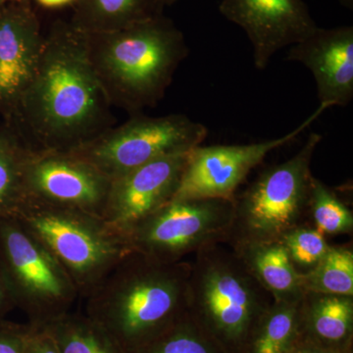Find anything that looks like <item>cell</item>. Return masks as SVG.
Returning a JSON list of instances; mask_svg holds the SVG:
<instances>
[{
	"mask_svg": "<svg viewBox=\"0 0 353 353\" xmlns=\"http://www.w3.org/2000/svg\"><path fill=\"white\" fill-rule=\"evenodd\" d=\"M6 119L32 150L72 152L115 126L112 106L88 60L85 34L69 21H54L44 34L36 74Z\"/></svg>",
	"mask_w": 353,
	"mask_h": 353,
	"instance_id": "cell-1",
	"label": "cell"
},
{
	"mask_svg": "<svg viewBox=\"0 0 353 353\" xmlns=\"http://www.w3.org/2000/svg\"><path fill=\"white\" fill-rule=\"evenodd\" d=\"M190 274V262L132 252L85 299V315L123 352H134L187 314Z\"/></svg>",
	"mask_w": 353,
	"mask_h": 353,
	"instance_id": "cell-2",
	"label": "cell"
},
{
	"mask_svg": "<svg viewBox=\"0 0 353 353\" xmlns=\"http://www.w3.org/2000/svg\"><path fill=\"white\" fill-rule=\"evenodd\" d=\"M85 34L88 60L111 106L130 116L163 99L189 55L183 32L164 15L120 31Z\"/></svg>",
	"mask_w": 353,
	"mask_h": 353,
	"instance_id": "cell-3",
	"label": "cell"
},
{
	"mask_svg": "<svg viewBox=\"0 0 353 353\" xmlns=\"http://www.w3.org/2000/svg\"><path fill=\"white\" fill-rule=\"evenodd\" d=\"M272 303L231 248L205 246L190 262L188 314L224 353H248Z\"/></svg>",
	"mask_w": 353,
	"mask_h": 353,
	"instance_id": "cell-4",
	"label": "cell"
},
{
	"mask_svg": "<svg viewBox=\"0 0 353 353\" xmlns=\"http://www.w3.org/2000/svg\"><path fill=\"white\" fill-rule=\"evenodd\" d=\"M13 217L52 253L83 299L132 252L101 216L26 199Z\"/></svg>",
	"mask_w": 353,
	"mask_h": 353,
	"instance_id": "cell-5",
	"label": "cell"
},
{
	"mask_svg": "<svg viewBox=\"0 0 353 353\" xmlns=\"http://www.w3.org/2000/svg\"><path fill=\"white\" fill-rule=\"evenodd\" d=\"M322 139V134L310 132L296 154L265 169L241 194L234 196L228 245L280 241L305 224L314 176L311 162Z\"/></svg>",
	"mask_w": 353,
	"mask_h": 353,
	"instance_id": "cell-6",
	"label": "cell"
},
{
	"mask_svg": "<svg viewBox=\"0 0 353 353\" xmlns=\"http://www.w3.org/2000/svg\"><path fill=\"white\" fill-rule=\"evenodd\" d=\"M0 262L16 308L32 327L67 314L80 297L62 265L17 218L0 219Z\"/></svg>",
	"mask_w": 353,
	"mask_h": 353,
	"instance_id": "cell-7",
	"label": "cell"
},
{
	"mask_svg": "<svg viewBox=\"0 0 353 353\" xmlns=\"http://www.w3.org/2000/svg\"><path fill=\"white\" fill-rule=\"evenodd\" d=\"M208 134L203 124L183 114L152 117L141 113L70 152L113 180L158 158L190 152Z\"/></svg>",
	"mask_w": 353,
	"mask_h": 353,
	"instance_id": "cell-8",
	"label": "cell"
},
{
	"mask_svg": "<svg viewBox=\"0 0 353 353\" xmlns=\"http://www.w3.org/2000/svg\"><path fill=\"white\" fill-rule=\"evenodd\" d=\"M234 217V199H172L125 236L132 252L175 263L205 246L227 243Z\"/></svg>",
	"mask_w": 353,
	"mask_h": 353,
	"instance_id": "cell-9",
	"label": "cell"
},
{
	"mask_svg": "<svg viewBox=\"0 0 353 353\" xmlns=\"http://www.w3.org/2000/svg\"><path fill=\"white\" fill-rule=\"evenodd\" d=\"M327 109L319 104L307 119L280 138L246 145L196 146L189 153L173 199H234L239 187L269 153L294 141Z\"/></svg>",
	"mask_w": 353,
	"mask_h": 353,
	"instance_id": "cell-10",
	"label": "cell"
},
{
	"mask_svg": "<svg viewBox=\"0 0 353 353\" xmlns=\"http://www.w3.org/2000/svg\"><path fill=\"white\" fill-rule=\"evenodd\" d=\"M111 180L70 152L32 150L26 163L27 201L103 214Z\"/></svg>",
	"mask_w": 353,
	"mask_h": 353,
	"instance_id": "cell-11",
	"label": "cell"
},
{
	"mask_svg": "<svg viewBox=\"0 0 353 353\" xmlns=\"http://www.w3.org/2000/svg\"><path fill=\"white\" fill-rule=\"evenodd\" d=\"M219 11L245 31L259 70L266 69L278 51L307 38L318 27L303 0H222Z\"/></svg>",
	"mask_w": 353,
	"mask_h": 353,
	"instance_id": "cell-12",
	"label": "cell"
},
{
	"mask_svg": "<svg viewBox=\"0 0 353 353\" xmlns=\"http://www.w3.org/2000/svg\"><path fill=\"white\" fill-rule=\"evenodd\" d=\"M190 152L158 158L111 180L103 220L125 236L171 201L180 185Z\"/></svg>",
	"mask_w": 353,
	"mask_h": 353,
	"instance_id": "cell-13",
	"label": "cell"
},
{
	"mask_svg": "<svg viewBox=\"0 0 353 353\" xmlns=\"http://www.w3.org/2000/svg\"><path fill=\"white\" fill-rule=\"evenodd\" d=\"M43 43L32 2L8 1L0 7V119L13 113L31 83Z\"/></svg>",
	"mask_w": 353,
	"mask_h": 353,
	"instance_id": "cell-14",
	"label": "cell"
},
{
	"mask_svg": "<svg viewBox=\"0 0 353 353\" xmlns=\"http://www.w3.org/2000/svg\"><path fill=\"white\" fill-rule=\"evenodd\" d=\"M285 59L312 73L320 104L347 106L353 99V27H317L307 38L290 46Z\"/></svg>",
	"mask_w": 353,
	"mask_h": 353,
	"instance_id": "cell-15",
	"label": "cell"
},
{
	"mask_svg": "<svg viewBox=\"0 0 353 353\" xmlns=\"http://www.w3.org/2000/svg\"><path fill=\"white\" fill-rule=\"evenodd\" d=\"M353 296L305 292L299 306V341L334 353L350 347Z\"/></svg>",
	"mask_w": 353,
	"mask_h": 353,
	"instance_id": "cell-16",
	"label": "cell"
},
{
	"mask_svg": "<svg viewBox=\"0 0 353 353\" xmlns=\"http://www.w3.org/2000/svg\"><path fill=\"white\" fill-rule=\"evenodd\" d=\"M273 301H297L305 294L301 274L294 268L281 241L230 246Z\"/></svg>",
	"mask_w": 353,
	"mask_h": 353,
	"instance_id": "cell-17",
	"label": "cell"
},
{
	"mask_svg": "<svg viewBox=\"0 0 353 353\" xmlns=\"http://www.w3.org/2000/svg\"><path fill=\"white\" fill-rule=\"evenodd\" d=\"M162 0H76L70 24L83 34L127 29L164 15Z\"/></svg>",
	"mask_w": 353,
	"mask_h": 353,
	"instance_id": "cell-18",
	"label": "cell"
},
{
	"mask_svg": "<svg viewBox=\"0 0 353 353\" xmlns=\"http://www.w3.org/2000/svg\"><path fill=\"white\" fill-rule=\"evenodd\" d=\"M32 148L12 121L0 122V219L13 217L24 201V172Z\"/></svg>",
	"mask_w": 353,
	"mask_h": 353,
	"instance_id": "cell-19",
	"label": "cell"
},
{
	"mask_svg": "<svg viewBox=\"0 0 353 353\" xmlns=\"http://www.w3.org/2000/svg\"><path fill=\"white\" fill-rule=\"evenodd\" d=\"M301 301H273L253 334L248 353H290L299 339Z\"/></svg>",
	"mask_w": 353,
	"mask_h": 353,
	"instance_id": "cell-20",
	"label": "cell"
},
{
	"mask_svg": "<svg viewBox=\"0 0 353 353\" xmlns=\"http://www.w3.org/2000/svg\"><path fill=\"white\" fill-rule=\"evenodd\" d=\"M43 328L62 353H125L85 314L68 312Z\"/></svg>",
	"mask_w": 353,
	"mask_h": 353,
	"instance_id": "cell-21",
	"label": "cell"
},
{
	"mask_svg": "<svg viewBox=\"0 0 353 353\" xmlns=\"http://www.w3.org/2000/svg\"><path fill=\"white\" fill-rule=\"evenodd\" d=\"M304 292L353 296V252L347 246L330 245L314 268L301 274Z\"/></svg>",
	"mask_w": 353,
	"mask_h": 353,
	"instance_id": "cell-22",
	"label": "cell"
},
{
	"mask_svg": "<svg viewBox=\"0 0 353 353\" xmlns=\"http://www.w3.org/2000/svg\"><path fill=\"white\" fill-rule=\"evenodd\" d=\"M132 353H224L190 317L183 315L171 327Z\"/></svg>",
	"mask_w": 353,
	"mask_h": 353,
	"instance_id": "cell-23",
	"label": "cell"
},
{
	"mask_svg": "<svg viewBox=\"0 0 353 353\" xmlns=\"http://www.w3.org/2000/svg\"><path fill=\"white\" fill-rule=\"evenodd\" d=\"M309 216L315 229L326 236L352 233L353 215L331 188L313 176Z\"/></svg>",
	"mask_w": 353,
	"mask_h": 353,
	"instance_id": "cell-24",
	"label": "cell"
},
{
	"mask_svg": "<svg viewBox=\"0 0 353 353\" xmlns=\"http://www.w3.org/2000/svg\"><path fill=\"white\" fill-rule=\"evenodd\" d=\"M280 241L294 268L299 273L303 269L301 274L314 268L330 248L324 234L306 224L289 232Z\"/></svg>",
	"mask_w": 353,
	"mask_h": 353,
	"instance_id": "cell-25",
	"label": "cell"
},
{
	"mask_svg": "<svg viewBox=\"0 0 353 353\" xmlns=\"http://www.w3.org/2000/svg\"><path fill=\"white\" fill-rule=\"evenodd\" d=\"M29 324L0 321V353H25Z\"/></svg>",
	"mask_w": 353,
	"mask_h": 353,
	"instance_id": "cell-26",
	"label": "cell"
},
{
	"mask_svg": "<svg viewBox=\"0 0 353 353\" xmlns=\"http://www.w3.org/2000/svg\"><path fill=\"white\" fill-rule=\"evenodd\" d=\"M30 326L25 353H62L52 336L44 328Z\"/></svg>",
	"mask_w": 353,
	"mask_h": 353,
	"instance_id": "cell-27",
	"label": "cell"
},
{
	"mask_svg": "<svg viewBox=\"0 0 353 353\" xmlns=\"http://www.w3.org/2000/svg\"><path fill=\"white\" fill-rule=\"evenodd\" d=\"M14 308H16L15 301L0 262V321L6 319V316Z\"/></svg>",
	"mask_w": 353,
	"mask_h": 353,
	"instance_id": "cell-28",
	"label": "cell"
},
{
	"mask_svg": "<svg viewBox=\"0 0 353 353\" xmlns=\"http://www.w3.org/2000/svg\"><path fill=\"white\" fill-rule=\"evenodd\" d=\"M290 353H334L329 350H323V348L314 347V345H309V343H303V341H297L296 347Z\"/></svg>",
	"mask_w": 353,
	"mask_h": 353,
	"instance_id": "cell-29",
	"label": "cell"
},
{
	"mask_svg": "<svg viewBox=\"0 0 353 353\" xmlns=\"http://www.w3.org/2000/svg\"><path fill=\"white\" fill-rule=\"evenodd\" d=\"M39 6L48 9L62 8V7L71 6L76 0H36Z\"/></svg>",
	"mask_w": 353,
	"mask_h": 353,
	"instance_id": "cell-30",
	"label": "cell"
},
{
	"mask_svg": "<svg viewBox=\"0 0 353 353\" xmlns=\"http://www.w3.org/2000/svg\"><path fill=\"white\" fill-rule=\"evenodd\" d=\"M339 2H340L341 6L345 7V8L350 9V10H352L353 0H339Z\"/></svg>",
	"mask_w": 353,
	"mask_h": 353,
	"instance_id": "cell-31",
	"label": "cell"
},
{
	"mask_svg": "<svg viewBox=\"0 0 353 353\" xmlns=\"http://www.w3.org/2000/svg\"><path fill=\"white\" fill-rule=\"evenodd\" d=\"M162 1H163L165 6H172L176 3V2L180 1V0H162Z\"/></svg>",
	"mask_w": 353,
	"mask_h": 353,
	"instance_id": "cell-32",
	"label": "cell"
},
{
	"mask_svg": "<svg viewBox=\"0 0 353 353\" xmlns=\"http://www.w3.org/2000/svg\"><path fill=\"white\" fill-rule=\"evenodd\" d=\"M8 1H15V2H32V0H8Z\"/></svg>",
	"mask_w": 353,
	"mask_h": 353,
	"instance_id": "cell-33",
	"label": "cell"
},
{
	"mask_svg": "<svg viewBox=\"0 0 353 353\" xmlns=\"http://www.w3.org/2000/svg\"><path fill=\"white\" fill-rule=\"evenodd\" d=\"M6 2H8V0H0V7L4 6V4H6Z\"/></svg>",
	"mask_w": 353,
	"mask_h": 353,
	"instance_id": "cell-34",
	"label": "cell"
}]
</instances>
